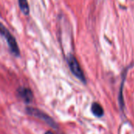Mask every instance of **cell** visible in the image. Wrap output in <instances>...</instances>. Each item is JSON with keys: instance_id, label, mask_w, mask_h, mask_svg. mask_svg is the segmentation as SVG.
I'll use <instances>...</instances> for the list:
<instances>
[{"instance_id": "2", "label": "cell", "mask_w": 134, "mask_h": 134, "mask_svg": "<svg viewBox=\"0 0 134 134\" xmlns=\"http://www.w3.org/2000/svg\"><path fill=\"white\" fill-rule=\"evenodd\" d=\"M66 60L72 74L82 82H86V78H85L84 73L80 67L79 61L75 58V57L72 54H69L67 57Z\"/></svg>"}, {"instance_id": "5", "label": "cell", "mask_w": 134, "mask_h": 134, "mask_svg": "<svg viewBox=\"0 0 134 134\" xmlns=\"http://www.w3.org/2000/svg\"><path fill=\"white\" fill-rule=\"evenodd\" d=\"M91 111L93 112V114L97 116V117H101L104 115V109L103 108L101 107V105L98 103H93L92 104V107H91Z\"/></svg>"}, {"instance_id": "3", "label": "cell", "mask_w": 134, "mask_h": 134, "mask_svg": "<svg viewBox=\"0 0 134 134\" xmlns=\"http://www.w3.org/2000/svg\"><path fill=\"white\" fill-rule=\"evenodd\" d=\"M26 110H27V112L30 115H32L34 117H36V118L44 121L46 123H47L48 125H49L53 128H57V126H56L54 121L48 115H46L43 111H41L40 110L36 109V108H27Z\"/></svg>"}, {"instance_id": "4", "label": "cell", "mask_w": 134, "mask_h": 134, "mask_svg": "<svg viewBox=\"0 0 134 134\" xmlns=\"http://www.w3.org/2000/svg\"><path fill=\"white\" fill-rule=\"evenodd\" d=\"M17 92H18V94L20 97V98H22L25 102L29 103L33 100V93L31 90H29L27 88L21 87V88L18 89Z\"/></svg>"}, {"instance_id": "7", "label": "cell", "mask_w": 134, "mask_h": 134, "mask_svg": "<svg viewBox=\"0 0 134 134\" xmlns=\"http://www.w3.org/2000/svg\"><path fill=\"white\" fill-rule=\"evenodd\" d=\"M45 134H53V133L51 131H47V132H46Z\"/></svg>"}, {"instance_id": "6", "label": "cell", "mask_w": 134, "mask_h": 134, "mask_svg": "<svg viewBox=\"0 0 134 134\" xmlns=\"http://www.w3.org/2000/svg\"><path fill=\"white\" fill-rule=\"evenodd\" d=\"M18 4L20 6V10L24 15H28L30 12L29 5L27 2V0H18Z\"/></svg>"}, {"instance_id": "1", "label": "cell", "mask_w": 134, "mask_h": 134, "mask_svg": "<svg viewBox=\"0 0 134 134\" xmlns=\"http://www.w3.org/2000/svg\"><path fill=\"white\" fill-rule=\"evenodd\" d=\"M0 35L5 38V40L7 42L8 47L11 52V53L15 56L16 57H20V49L16 43V41L15 38L13 36V35L10 33V31L0 22Z\"/></svg>"}]
</instances>
